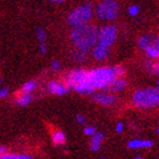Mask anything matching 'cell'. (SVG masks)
Listing matches in <instances>:
<instances>
[{
  "instance_id": "cell-1",
  "label": "cell",
  "mask_w": 159,
  "mask_h": 159,
  "mask_svg": "<svg viewBox=\"0 0 159 159\" xmlns=\"http://www.w3.org/2000/svg\"><path fill=\"white\" fill-rule=\"evenodd\" d=\"M98 30L99 29L91 23L75 26L70 33V41L76 49L89 51L98 43Z\"/></svg>"
},
{
  "instance_id": "cell-2",
  "label": "cell",
  "mask_w": 159,
  "mask_h": 159,
  "mask_svg": "<svg viewBox=\"0 0 159 159\" xmlns=\"http://www.w3.org/2000/svg\"><path fill=\"white\" fill-rule=\"evenodd\" d=\"M117 79L111 66H102L92 68L86 72V80L96 90H106L107 86Z\"/></svg>"
},
{
  "instance_id": "cell-3",
  "label": "cell",
  "mask_w": 159,
  "mask_h": 159,
  "mask_svg": "<svg viewBox=\"0 0 159 159\" xmlns=\"http://www.w3.org/2000/svg\"><path fill=\"white\" fill-rule=\"evenodd\" d=\"M133 105L138 108H152L159 105V88L140 89L133 93Z\"/></svg>"
},
{
  "instance_id": "cell-4",
  "label": "cell",
  "mask_w": 159,
  "mask_h": 159,
  "mask_svg": "<svg viewBox=\"0 0 159 159\" xmlns=\"http://www.w3.org/2000/svg\"><path fill=\"white\" fill-rule=\"evenodd\" d=\"M94 14V8H93L91 2H84L80 6L75 7L72 9L67 15V23L70 26H80L83 24H88L89 20L92 18Z\"/></svg>"
},
{
  "instance_id": "cell-5",
  "label": "cell",
  "mask_w": 159,
  "mask_h": 159,
  "mask_svg": "<svg viewBox=\"0 0 159 159\" xmlns=\"http://www.w3.org/2000/svg\"><path fill=\"white\" fill-rule=\"evenodd\" d=\"M94 14L99 20L113 22L119 15V5L113 0H103L96 6Z\"/></svg>"
},
{
  "instance_id": "cell-6",
  "label": "cell",
  "mask_w": 159,
  "mask_h": 159,
  "mask_svg": "<svg viewBox=\"0 0 159 159\" xmlns=\"http://www.w3.org/2000/svg\"><path fill=\"white\" fill-rule=\"evenodd\" d=\"M118 30L114 24L103 25L98 30V44L109 48L117 39Z\"/></svg>"
},
{
  "instance_id": "cell-7",
  "label": "cell",
  "mask_w": 159,
  "mask_h": 159,
  "mask_svg": "<svg viewBox=\"0 0 159 159\" xmlns=\"http://www.w3.org/2000/svg\"><path fill=\"white\" fill-rule=\"evenodd\" d=\"M86 72L88 70H83V68H76V70H70V73L67 74V76L65 77V82H64L65 85L68 89H74L80 82H82L86 77Z\"/></svg>"
},
{
  "instance_id": "cell-8",
  "label": "cell",
  "mask_w": 159,
  "mask_h": 159,
  "mask_svg": "<svg viewBox=\"0 0 159 159\" xmlns=\"http://www.w3.org/2000/svg\"><path fill=\"white\" fill-rule=\"evenodd\" d=\"M92 100L94 102L99 103L101 106H111L116 102V96L113 93L107 92V91H101V92H94L92 94Z\"/></svg>"
},
{
  "instance_id": "cell-9",
  "label": "cell",
  "mask_w": 159,
  "mask_h": 159,
  "mask_svg": "<svg viewBox=\"0 0 159 159\" xmlns=\"http://www.w3.org/2000/svg\"><path fill=\"white\" fill-rule=\"evenodd\" d=\"M48 90L51 94H56V96H64L70 91V89L65 85V83L58 82V81H50L48 84Z\"/></svg>"
},
{
  "instance_id": "cell-10",
  "label": "cell",
  "mask_w": 159,
  "mask_h": 159,
  "mask_svg": "<svg viewBox=\"0 0 159 159\" xmlns=\"http://www.w3.org/2000/svg\"><path fill=\"white\" fill-rule=\"evenodd\" d=\"M91 55H92V57L96 60H103L109 55V48L100 46V44L97 43L96 46L91 49Z\"/></svg>"
},
{
  "instance_id": "cell-11",
  "label": "cell",
  "mask_w": 159,
  "mask_h": 159,
  "mask_svg": "<svg viewBox=\"0 0 159 159\" xmlns=\"http://www.w3.org/2000/svg\"><path fill=\"white\" fill-rule=\"evenodd\" d=\"M153 142L151 140H142V139H132L127 142L129 149H141V148H151Z\"/></svg>"
},
{
  "instance_id": "cell-12",
  "label": "cell",
  "mask_w": 159,
  "mask_h": 159,
  "mask_svg": "<svg viewBox=\"0 0 159 159\" xmlns=\"http://www.w3.org/2000/svg\"><path fill=\"white\" fill-rule=\"evenodd\" d=\"M74 90H75L76 92H79L80 94H93V93L96 92V90L93 89V86L90 84L89 81L86 80V77L83 80L82 82H80L79 84L74 88Z\"/></svg>"
},
{
  "instance_id": "cell-13",
  "label": "cell",
  "mask_w": 159,
  "mask_h": 159,
  "mask_svg": "<svg viewBox=\"0 0 159 159\" xmlns=\"http://www.w3.org/2000/svg\"><path fill=\"white\" fill-rule=\"evenodd\" d=\"M103 139H105V135H103L101 132H97L91 138V141H90V149L92 150V151H98L100 149V147H101V143H102Z\"/></svg>"
},
{
  "instance_id": "cell-14",
  "label": "cell",
  "mask_w": 159,
  "mask_h": 159,
  "mask_svg": "<svg viewBox=\"0 0 159 159\" xmlns=\"http://www.w3.org/2000/svg\"><path fill=\"white\" fill-rule=\"evenodd\" d=\"M126 86V81L122 77L115 79L113 82L110 83L109 85L107 86L106 91L107 92H115V91H120Z\"/></svg>"
},
{
  "instance_id": "cell-15",
  "label": "cell",
  "mask_w": 159,
  "mask_h": 159,
  "mask_svg": "<svg viewBox=\"0 0 159 159\" xmlns=\"http://www.w3.org/2000/svg\"><path fill=\"white\" fill-rule=\"evenodd\" d=\"M156 38L157 37H155V35H152V34H144V35H142V37H140L139 41H138L139 47L142 50L147 49L148 47L152 46L153 43H155Z\"/></svg>"
},
{
  "instance_id": "cell-16",
  "label": "cell",
  "mask_w": 159,
  "mask_h": 159,
  "mask_svg": "<svg viewBox=\"0 0 159 159\" xmlns=\"http://www.w3.org/2000/svg\"><path fill=\"white\" fill-rule=\"evenodd\" d=\"M70 56H72V59L76 63H83L85 61L88 56H89V51L88 50H82V49H74L72 52H70Z\"/></svg>"
},
{
  "instance_id": "cell-17",
  "label": "cell",
  "mask_w": 159,
  "mask_h": 159,
  "mask_svg": "<svg viewBox=\"0 0 159 159\" xmlns=\"http://www.w3.org/2000/svg\"><path fill=\"white\" fill-rule=\"evenodd\" d=\"M51 141H52V143L55 146H63L66 142V135L60 129L53 131L52 134H51Z\"/></svg>"
},
{
  "instance_id": "cell-18",
  "label": "cell",
  "mask_w": 159,
  "mask_h": 159,
  "mask_svg": "<svg viewBox=\"0 0 159 159\" xmlns=\"http://www.w3.org/2000/svg\"><path fill=\"white\" fill-rule=\"evenodd\" d=\"M33 100V97L31 94H26V93H20L16 98V103L18 106H27L30 105Z\"/></svg>"
},
{
  "instance_id": "cell-19",
  "label": "cell",
  "mask_w": 159,
  "mask_h": 159,
  "mask_svg": "<svg viewBox=\"0 0 159 159\" xmlns=\"http://www.w3.org/2000/svg\"><path fill=\"white\" fill-rule=\"evenodd\" d=\"M146 70L152 75H159V63L153 61V60H147L144 63Z\"/></svg>"
},
{
  "instance_id": "cell-20",
  "label": "cell",
  "mask_w": 159,
  "mask_h": 159,
  "mask_svg": "<svg viewBox=\"0 0 159 159\" xmlns=\"http://www.w3.org/2000/svg\"><path fill=\"white\" fill-rule=\"evenodd\" d=\"M144 52H146L147 57L149 58V60H156L159 59V49L153 46L148 47L147 49H144Z\"/></svg>"
},
{
  "instance_id": "cell-21",
  "label": "cell",
  "mask_w": 159,
  "mask_h": 159,
  "mask_svg": "<svg viewBox=\"0 0 159 159\" xmlns=\"http://www.w3.org/2000/svg\"><path fill=\"white\" fill-rule=\"evenodd\" d=\"M37 88V82L35 81H29V82L24 83V85L22 86V93H26L30 94L32 91H34Z\"/></svg>"
},
{
  "instance_id": "cell-22",
  "label": "cell",
  "mask_w": 159,
  "mask_h": 159,
  "mask_svg": "<svg viewBox=\"0 0 159 159\" xmlns=\"http://www.w3.org/2000/svg\"><path fill=\"white\" fill-rule=\"evenodd\" d=\"M0 159H33L31 155H16V153H5Z\"/></svg>"
},
{
  "instance_id": "cell-23",
  "label": "cell",
  "mask_w": 159,
  "mask_h": 159,
  "mask_svg": "<svg viewBox=\"0 0 159 159\" xmlns=\"http://www.w3.org/2000/svg\"><path fill=\"white\" fill-rule=\"evenodd\" d=\"M111 68H113L114 73H115L117 79H118V77H122L123 75L125 74V68H124L122 65H115V66H111Z\"/></svg>"
},
{
  "instance_id": "cell-24",
  "label": "cell",
  "mask_w": 159,
  "mask_h": 159,
  "mask_svg": "<svg viewBox=\"0 0 159 159\" xmlns=\"http://www.w3.org/2000/svg\"><path fill=\"white\" fill-rule=\"evenodd\" d=\"M127 13H129V16H132V17L138 16L140 13V7L138 6V5H131V6L129 7V9H127Z\"/></svg>"
},
{
  "instance_id": "cell-25",
  "label": "cell",
  "mask_w": 159,
  "mask_h": 159,
  "mask_svg": "<svg viewBox=\"0 0 159 159\" xmlns=\"http://www.w3.org/2000/svg\"><path fill=\"white\" fill-rule=\"evenodd\" d=\"M37 37L38 40H39L40 43H46V39H47V35H46V31L43 30L42 27H39L37 31Z\"/></svg>"
},
{
  "instance_id": "cell-26",
  "label": "cell",
  "mask_w": 159,
  "mask_h": 159,
  "mask_svg": "<svg viewBox=\"0 0 159 159\" xmlns=\"http://www.w3.org/2000/svg\"><path fill=\"white\" fill-rule=\"evenodd\" d=\"M83 132H84V134H85V135H89V136H91V138H92V136L94 135L98 131L96 129V127H94V126L89 125V126H85V127H84Z\"/></svg>"
},
{
  "instance_id": "cell-27",
  "label": "cell",
  "mask_w": 159,
  "mask_h": 159,
  "mask_svg": "<svg viewBox=\"0 0 159 159\" xmlns=\"http://www.w3.org/2000/svg\"><path fill=\"white\" fill-rule=\"evenodd\" d=\"M115 131H116V133H118V134H122L123 131H124V124H123V122L116 123V125H115Z\"/></svg>"
},
{
  "instance_id": "cell-28",
  "label": "cell",
  "mask_w": 159,
  "mask_h": 159,
  "mask_svg": "<svg viewBox=\"0 0 159 159\" xmlns=\"http://www.w3.org/2000/svg\"><path fill=\"white\" fill-rule=\"evenodd\" d=\"M59 68H60V61L57 59H53L52 61H51V70L56 72V70H58Z\"/></svg>"
},
{
  "instance_id": "cell-29",
  "label": "cell",
  "mask_w": 159,
  "mask_h": 159,
  "mask_svg": "<svg viewBox=\"0 0 159 159\" xmlns=\"http://www.w3.org/2000/svg\"><path fill=\"white\" fill-rule=\"evenodd\" d=\"M75 118H76V122L79 123V124H81V125H83V124H85L86 123V118L83 116L82 114H77Z\"/></svg>"
},
{
  "instance_id": "cell-30",
  "label": "cell",
  "mask_w": 159,
  "mask_h": 159,
  "mask_svg": "<svg viewBox=\"0 0 159 159\" xmlns=\"http://www.w3.org/2000/svg\"><path fill=\"white\" fill-rule=\"evenodd\" d=\"M8 93H9V90L8 88H1L0 89V99L1 98H5V97L8 96Z\"/></svg>"
},
{
  "instance_id": "cell-31",
  "label": "cell",
  "mask_w": 159,
  "mask_h": 159,
  "mask_svg": "<svg viewBox=\"0 0 159 159\" xmlns=\"http://www.w3.org/2000/svg\"><path fill=\"white\" fill-rule=\"evenodd\" d=\"M40 52L42 53V55H44V53L47 52V46H46V43H40Z\"/></svg>"
},
{
  "instance_id": "cell-32",
  "label": "cell",
  "mask_w": 159,
  "mask_h": 159,
  "mask_svg": "<svg viewBox=\"0 0 159 159\" xmlns=\"http://www.w3.org/2000/svg\"><path fill=\"white\" fill-rule=\"evenodd\" d=\"M6 153V148L2 146H0V157L2 156V155H5Z\"/></svg>"
},
{
  "instance_id": "cell-33",
  "label": "cell",
  "mask_w": 159,
  "mask_h": 159,
  "mask_svg": "<svg viewBox=\"0 0 159 159\" xmlns=\"http://www.w3.org/2000/svg\"><path fill=\"white\" fill-rule=\"evenodd\" d=\"M153 46L156 47V48H158L159 49V37L156 38V40H155V43H153Z\"/></svg>"
},
{
  "instance_id": "cell-34",
  "label": "cell",
  "mask_w": 159,
  "mask_h": 159,
  "mask_svg": "<svg viewBox=\"0 0 159 159\" xmlns=\"http://www.w3.org/2000/svg\"><path fill=\"white\" fill-rule=\"evenodd\" d=\"M53 3H63V0H55V1H52Z\"/></svg>"
},
{
  "instance_id": "cell-35",
  "label": "cell",
  "mask_w": 159,
  "mask_h": 159,
  "mask_svg": "<svg viewBox=\"0 0 159 159\" xmlns=\"http://www.w3.org/2000/svg\"><path fill=\"white\" fill-rule=\"evenodd\" d=\"M133 159H142V158H141V157H140V156H136V157H134V158H133Z\"/></svg>"
},
{
  "instance_id": "cell-36",
  "label": "cell",
  "mask_w": 159,
  "mask_h": 159,
  "mask_svg": "<svg viewBox=\"0 0 159 159\" xmlns=\"http://www.w3.org/2000/svg\"><path fill=\"white\" fill-rule=\"evenodd\" d=\"M157 84H158V88H159V79L157 80Z\"/></svg>"
},
{
  "instance_id": "cell-37",
  "label": "cell",
  "mask_w": 159,
  "mask_h": 159,
  "mask_svg": "<svg viewBox=\"0 0 159 159\" xmlns=\"http://www.w3.org/2000/svg\"><path fill=\"white\" fill-rule=\"evenodd\" d=\"M157 132H158V134H159V127H158V129H157Z\"/></svg>"
},
{
  "instance_id": "cell-38",
  "label": "cell",
  "mask_w": 159,
  "mask_h": 159,
  "mask_svg": "<svg viewBox=\"0 0 159 159\" xmlns=\"http://www.w3.org/2000/svg\"><path fill=\"white\" fill-rule=\"evenodd\" d=\"M0 83H1V79H0Z\"/></svg>"
}]
</instances>
